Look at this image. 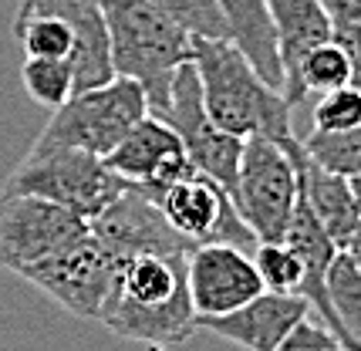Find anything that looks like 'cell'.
Listing matches in <instances>:
<instances>
[{
    "mask_svg": "<svg viewBox=\"0 0 361 351\" xmlns=\"http://www.w3.org/2000/svg\"><path fill=\"white\" fill-rule=\"evenodd\" d=\"M189 254H139L118 260L102 324L126 341L176 348L196 335V307L186 281Z\"/></svg>",
    "mask_w": 361,
    "mask_h": 351,
    "instance_id": "6da1fadb",
    "label": "cell"
},
{
    "mask_svg": "<svg viewBox=\"0 0 361 351\" xmlns=\"http://www.w3.org/2000/svg\"><path fill=\"white\" fill-rule=\"evenodd\" d=\"M192 64L203 85V105L209 118L240 139H274L294 135L290 101L283 92L260 78L243 51L226 37H192Z\"/></svg>",
    "mask_w": 361,
    "mask_h": 351,
    "instance_id": "7a4b0ae2",
    "label": "cell"
},
{
    "mask_svg": "<svg viewBox=\"0 0 361 351\" xmlns=\"http://www.w3.org/2000/svg\"><path fill=\"white\" fill-rule=\"evenodd\" d=\"M102 11L115 75L142 85L149 115H166L176 71L192 61V34L145 0H102Z\"/></svg>",
    "mask_w": 361,
    "mask_h": 351,
    "instance_id": "3957f363",
    "label": "cell"
},
{
    "mask_svg": "<svg viewBox=\"0 0 361 351\" xmlns=\"http://www.w3.org/2000/svg\"><path fill=\"white\" fill-rule=\"evenodd\" d=\"M145 115L149 101L142 85L115 75L109 85L78 92L61 109H54L51 122L34 139L31 149H85L105 159Z\"/></svg>",
    "mask_w": 361,
    "mask_h": 351,
    "instance_id": "277c9868",
    "label": "cell"
},
{
    "mask_svg": "<svg viewBox=\"0 0 361 351\" xmlns=\"http://www.w3.org/2000/svg\"><path fill=\"white\" fill-rule=\"evenodd\" d=\"M126 186L128 183L111 173L105 159L85 149H31L24 162L7 176L4 192L41 196L92 223L102 209L126 192Z\"/></svg>",
    "mask_w": 361,
    "mask_h": 351,
    "instance_id": "5b68a950",
    "label": "cell"
},
{
    "mask_svg": "<svg viewBox=\"0 0 361 351\" xmlns=\"http://www.w3.org/2000/svg\"><path fill=\"white\" fill-rule=\"evenodd\" d=\"M298 196V169L283 152V145L274 139H247L233 186V203L243 223L253 230L257 243L283 240Z\"/></svg>",
    "mask_w": 361,
    "mask_h": 351,
    "instance_id": "8992f818",
    "label": "cell"
},
{
    "mask_svg": "<svg viewBox=\"0 0 361 351\" xmlns=\"http://www.w3.org/2000/svg\"><path fill=\"white\" fill-rule=\"evenodd\" d=\"M142 192L162 209L166 223L192 247H203V243H233L240 250L257 247V237L243 223L230 192L196 169L169 186Z\"/></svg>",
    "mask_w": 361,
    "mask_h": 351,
    "instance_id": "52a82bcc",
    "label": "cell"
},
{
    "mask_svg": "<svg viewBox=\"0 0 361 351\" xmlns=\"http://www.w3.org/2000/svg\"><path fill=\"white\" fill-rule=\"evenodd\" d=\"M92 233L78 213L27 192H0V267L20 273Z\"/></svg>",
    "mask_w": 361,
    "mask_h": 351,
    "instance_id": "ba28073f",
    "label": "cell"
},
{
    "mask_svg": "<svg viewBox=\"0 0 361 351\" xmlns=\"http://www.w3.org/2000/svg\"><path fill=\"white\" fill-rule=\"evenodd\" d=\"M166 125L176 128V135L183 139L189 162L196 173L209 176L213 183H220L233 199L236 173H240V156H243V142L240 135H230L220 128L203 105V85L196 75V64L186 61L173 78V98L166 115H159Z\"/></svg>",
    "mask_w": 361,
    "mask_h": 351,
    "instance_id": "9c48e42d",
    "label": "cell"
},
{
    "mask_svg": "<svg viewBox=\"0 0 361 351\" xmlns=\"http://www.w3.org/2000/svg\"><path fill=\"white\" fill-rule=\"evenodd\" d=\"M115 271H118V260L88 233L85 240L64 247L61 254L24 267L17 277L31 281L34 288L44 290L51 301H58L75 318L102 321V307L111 294Z\"/></svg>",
    "mask_w": 361,
    "mask_h": 351,
    "instance_id": "30bf717a",
    "label": "cell"
},
{
    "mask_svg": "<svg viewBox=\"0 0 361 351\" xmlns=\"http://www.w3.org/2000/svg\"><path fill=\"white\" fill-rule=\"evenodd\" d=\"M189 297L196 318L230 314L264 294V281L253 267V257L233 243H203L186 260Z\"/></svg>",
    "mask_w": 361,
    "mask_h": 351,
    "instance_id": "8fae6325",
    "label": "cell"
},
{
    "mask_svg": "<svg viewBox=\"0 0 361 351\" xmlns=\"http://www.w3.org/2000/svg\"><path fill=\"white\" fill-rule=\"evenodd\" d=\"M88 226H92V237L115 260L139 254H192L196 250L166 223L162 209L135 186H126V192L102 209Z\"/></svg>",
    "mask_w": 361,
    "mask_h": 351,
    "instance_id": "7c38bea8",
    "label": "cell"
},
{
    "mask_svg": "<svg viewBox=\"0 0 361 351\" xmlns=\"http://www.w3.org/2000/svg\"><path fill=\"white\" fill-rule=\"evenodd\" d=\"M105 166L135 190H159L192 173L183 139L156 115H145L139 125H132V132L105 156Z\"/></svg>",
    "mask_w": 361,
    "mask_h": 351,
    "instance_id": "4fadbf2b",
    "label": "cell"
},
{
    "mask_svg": "<svg viewBox=\"0 0 361 351\" xmlns=\"http://www.w3.org/2000/svg\"><path fill=\"white\" fill-rule=\"evenodd\" d=\"M311 314V304L300 294H274L264 290L250 304L236 307L216 318H196V328L213 331L216 338L230 341L243 351H277L283 338Z\"/></svg>",
    "mask_w": 361,
    "mask_h": 351,
    "instance_id": "5bb4252c",
    "label": "cell"
},
{
    "mask_svg": "<svg viewBox=\"0 0 361 351\" xmlns=\"http://www.w3.org/2000/svg\"><path fill=\"white\" fill-rule=\"evenodd\" d=\"M281 145H283V152L290 156L294 169H298V183H300L304 199L311 203L314 216L328 230V237L338 243V250H345L361 226V209L355 203L351 183H348L345 176L331 173L321 162L311 159V152L304 149V142H300L298 135L281 139Z\"/></svg>",
    "mask_w": 361,
    "mask_h": 351,
    "instance_id": "9a60e30c",
    "label": "cell"
},
{
    "mask_svg": "<svg viewBox=\"0 0 361 351\" xmlns=\"http://www.w3.org/2000/svg\"><path fill=\"white\" fill-rule=\"evenodd\" d=\"M267 7L277 31V44H281L283 98L290 105H300L307 98L300 88V64L311 48L334 37V20L321 0H267Z\"/></svg>",
    "mask_w": 361,
    "mask_h": 351,
    "instance_id": "2e32d148",
    "label": "cell"
},
{
    "mask_svg": "<svg viewBox=\"0 0 361 351\" xmlns=\"http://www.w3.org/2000/svg\"><path fill=\"white\" fill-rule=\"evenodd\" d=\"M216 7L226 24V41H233L243 51V58L260 71V78L270 88L283 92L281 44H277L267 0H216Z\"/></svg>",
    "mask_w": 361,
    "mask_h": 351,
    "instance_id": "e0dca14e",
    "label": "cell"
},
{
    "mask_svg": "<svg viewBox=\"0 0 361 351\" xmlns=\"http://www.w3.org/2000/svg\"><path fill=\"white\" fill-rule=\"evenodd\" d=\"M14 37L27 58H61V61H71L78 54V31L61 14L34 7V4H24V0H20L14 17Z\"/></svg>",
    "mask_w": 361,
    "mask_h": 351,
    "instance_id": "ac0fdd59",
    "label": "cell"
},
{
    "mask_svg": "<svg viewBox=\"0 0 361 351\" xmlns=\"http://www.w3.org/2000/svg\"><path fill=\"white\" fill-rule=\"evenodd\" d=\"M324 288H328L331 311H334V318L345 331L348 348L355 341L361 345V267L348 250H338V257L331 260Z\"/></svg>",
    "mask_w": 361,
    "mask_h": 351,
    "instance_id": "d6986e66",
    "label": "cell"
},
{
    "mask_svg": "<svg viewBox=\"0 0 361 351\" xmlns=\"http://www.w3.org/2000/svg\"><path fill=\"white\" fill-rule=\"evenodd\" d=\"M20 85L37 105L61 109L75 95V71H71V61H61V58H24Z\"/></svg>",
    "mask_w": 361,
    "mask_h": 351,
    "instance_id": "ffe728a7",
    "label": "cell"
},
{
    "mask_svg": "<svg viewBox=\"0 0 361 351\" xmlns=\"http://www.w3.org/2000/svg\"><path fill=\"white\" fill-rule=\"evenodd\" d=\"M351 85V61H348L345 48L331 37L324 44L307 51V58L300 64V88L304 95H324L334 88H345Z\"/></svg>",
    "mask_w": 361,
    "mask_h": 351,
    "instance_id": "44dd1931",
    "label": "cell"
},
{
    "mask_svg": "<svg viewBox=\"0 0 361 351\" xmlns=\"http://www.w3.org/2000/svg\"><path fill=\"white\" fill-rule=\"evenodd\" d=\"M304 149L311 152V159L321 162L324 169L345 176H361V125L348 132H314L307 139H300Z\"/></svg>",
    "mask_w": 361,
    "mask_h": 351,
    "instance_id": "7402d4cb",
    "label": "cell"
},
{
    "mask_svg": "<svg viewBox=\"0 0 361 351\" xmlns=\"http://www.w3.org/2000/svg\"><path fill=\"white\" fill-rule=\"evenodd\" d=\"M253 267L264 281V290H274V294H298L300 284H304V264L283 240L257 243L253 247Z\"/></svg>",
    "mask_w": 361,
    "mask_h": 351,
    "instance_id": "603a6c76",
    "label": "cell"
},
{
    "mask_svg": "<svg viewBox=\"0 0 361 351\" xmlns=\"http://www.w3.org/2000/svg\"><path fill=\"white\" fill-rule=\"evenodd\" d=\"M145 4L169 14L192 37H226V24H223L216 0H145Z\"/></svg>",
    "mask_w": 361,
    "mask_h": 351,
    "instance_id": "cb8c5ba5",
    "label": "cell"
},
{
    "mask_svg": "<svg viewBox=\"0 0 361 351\" xmlns=\"http://www.w3.org/2000/svg\"><path fill=\"white\" fill-rule=\"evenodd\" d=\"M311 122H314V132H348V128H358L361 125V92L355 85L324 92L314 101Z\"/></svg>",
    "mask_w": 361,
    "mask_h": 351,
    "instance_id": "d4e9b609",
    "label": "cell"
},
{
    "mask_svg": "<svg viewBox=\"0 0 361 351\" xmlns=\"http://www.w3.org/2000/svg\"><path fill=\"white\" fill-rule=\"evenodd\" d=\"M277 351H348V348L324 321L307 314L290 335L283 338V345Z\"/></svg>",
    "mask_w": 361,
    "mask_h": 351,
    "instance_id": "484cf974",
    "label": "cell"
},
{
    "mask_svg": "<svg viewBox=\"0 0 361 351\" xmlns=\"http://www.w3.org/2000/svg\"><path fill=\"white\" fill-rule=\"evenodd\" d=\"M334 41L351 61V85L361 92V24H334Z\"/></svg>",
    "mask_w": 361,
    "mask_h": 351,
    "instance_id": "4316f807",
    "label": "cell"
},
{
    "mask_svg": "<svg viewBox=\"0 0 361 351\" xmlns=\"http://www.w3.org/2000/svg\"><path fill=\"white\" fill-rule=\"evenodd\" d=\"M334 24H361V0H321Z\"/></svg>",
    "mask_w": 361,
    "mask_h": 351,
    "instance_id": "83f0119b",
    "label": "cell"
},
{
    "mask_svg": "<svg viewBox=\"0 0 361 351\" xmlns=\"http://www.w3.org/2000/svg\"><path fill=\"white\" fill-rule=\"evenodd\" d=\"M345 250H348L351 257H355V260H358V267H361V226H358V233L351 237V243H348Z\"/></svg>",
    "mask_w": 361,
    "mask_h": 351,
    "instance_id": "f1b7e54d",
    "label": "cell"
},
{
    "mask_svg": "<svg viewBox=\"0 0 361 351\" xmlns=\"http://www.w3.org/2000/svg\"><path fill=\"white\" fill-rule=\"evenodd\" d=\"M348 183H351V192H355V203H358V209H361V176H351Z\"/></svg>",
    "mask_w": 361,
    "mask_h": 351,
    "instance_id": "f546056e",
    "label": "cell"
},
{
    "mask_svg": "<svg viewBox=\"0 0 361 351\" xmlns=\"http://www.w3.org/2000/svg\"><path fill=\"white\" fill-rule=\"evenodd\" d=\"M348 351H361V345H358V341H355V345H351V348H348Z\"/></svg>",
    "mask_w": 361,
    "mask_h": 351,
    "instance_id": "4dcf8cb0",
    "label": "cell"
}]
</instances>
